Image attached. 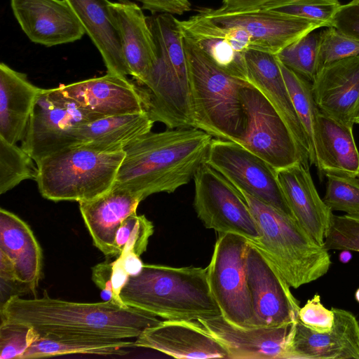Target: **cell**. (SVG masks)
Listing matches in <instances>:
<instances>
[{
    "label": "cell",
    "mask_w": 359,
    "mask_h": 359,
    "mask_svg": "<svg viewBox=\"0 0 359 359\" xmlns=\"http://www.w3.org/2000/svg\"><path fill=\"white\" fill-rule=\"evenodd\" d=\"M239 93L245 126L236 143L276 170L298 162L309 168L290 130L265 97L246 81L242 82Z\"/></svg>",
    "instance_id": "cell-9"
},
{
    "label": "cell",
    "mask_w": 359,
    "mask_h": 359,
    "mask_svg": "<svg viewBox=\"0 0 359 359\" xmlns=\"http://www.w3.org/2000/svg\"><path fill=\"white\" fill-rule=\"evenodd\" d=\"M129 277L124 267L122 257L118 256L117 258L112 262L111 282L114 291L119 299H121L120 292L126 284Z\"/></svg>",
    "instance_id": "cell-46"
},
{
    "label": "cell",
    "mask_w": 359,
    "mask_h": 359,
    "mask_svg": "<svg viewBox=\"0 0 359 359\" xmlns=\"http://www.w3.org/2000/svg\"><path fill=\"white\" fill-rule=\"evenodd\" d=\"M205 163L238 191L293 217L279 184L276 170L240 144L212 138Z\"/></svg>",
    "instance_id": "cell-12"
},
{
    "label": "cell",
    "mask_w": 359,
    "mask_h": 359,
    "mask_svg": "<svg viewBox=\"0 0 359 359\" xmlns=\"http://www.w3.org/2000/svg\"><path fill=\"white\" fill-rule=\"evenodd\" d=\"M196 320L224 348L229 359H283L293 324L241 327L221 314Z\"/></svg>",
    "instance_id": "cell-17"
},
{
    "label": "cell",
    "mask_w": 359,
    "mask_h": 359,
    "mask_svg": "<svg viewBox=\"0 0 359 359\" xmlns=\"http://www.w3.org/2000/svg\"><path fill=\"white\" fill-rule=\"evenodd\" d=\"M33 158L17 144L0 137V194L26 180H36L38 168Z\"/></svg>",
    "instance_id": "cell-33"
},
{
    "label": "cell",
    "mask_w": 359,
    "mask_h": 359,
    "mask_svg": "<svg viewBox=\"0 0 359 359\" xmlns=\"http://www.w3.org/2000/svg\"><path fill=\"white\" fill-rule=\"evenodd\" d=\"M280 70L298 118L305 130L310 145V165L317 167L315 147L317 116L320 111L315 101L312 83L297 74L279 60Z\"/></svg>",
    "instance_id": "cell-32"
},
{
    "label": "cell",
    "mask_w": 359,
    "mask_h": 359,
    "mask_svg": "<svg viewBox=\"0 0 359 359\" xmlns=\"http://www.w3.org/2000/svg\"><path fill=\"white\" fill-rule=\"evenodd\" d=\"M319 32L313 31L276 54L278 60L287 68L313 82L318 72Z\"/></svg>",
    "instance_id": "cell-35"
},
{
    "label": "cell",
    "mask_w": 359,
    "mask_h": 359,
    "mask_svg": "<svg viewBox=\"0 0 359 359\" xmlns=\"http://www.w3.org/2000/svg\"><path fill=\"white\" fill-rule=\"evenodd\" d=\"M212 140L195 127L151 131L124 148L114 185L142 200L154 194L173 193L194 179L205 163Z\"/></svg>",
    "instance_id": "cell-2"
},
{
    "label": "cell",
    "mask_w": 359,
    "mask_h": 359,
    "mask_svg": "<svg viewBox=\"0 0 359 359\" xmlns=\"http://www.w3.org/2000/svg\"><path fill=\"white\" fill-rule=\"evenodd\" d=\"M41 89L27 74L0 64V137L12 144L22 142Z\"/></svg>",
    "instance_id": "cell-26"
},
{
    "label": "cell",
    "mask_w": 359,
    "mask_h": 359,
    "mask_svg": "<svg viewBox=\"0 0 359 359\" xmlns=\"http://www.w3.org/2000/svg\"><path fill=\"white\" fill-rule=\"evenodd\" d=\"M249 243L237 234L219 233L206 268L210 290L221 315L241 327L255 326L246 267Z\"/></svg>",
    "instance_id": "cell-8"
},
{
    "label": "cell",
    "mask_w": 359,
    "mask_h": 359,
    "mask_svg": "<svg viewBox=\"0 0 359 359\" xmlns=\"http://www.w3.org/2000/svg\"><path fill=\"white\" fill-rule=\"evenodd\" d=\"M247 81L256 88L283 118L310 164V145L283 79L276 55L255 49L245 52Z\"/></svg>",
    "instance_id": "cell-22"
},
{
    "label": "cell",
    "mask_w": 359,
    "mask_h": 359,
    "mask_svg": "<svg viewBox=\"0 0 359 359\" xmlns=\"http://www.w3.org/2000/svg\"><path fill=\"white\" fill-rule=\"evenodd\" d=\"M123 259L124 267L129 276L137 275L142 269L143 262L140 257L133 252L120 255Z\"/></svg>",
    "instance_id": "cell-47"
},
{
    "label": "cell",
    "mask_w": 359,
    "mask_h": 359,
    "mask_svg": "<svg viewBox=\"0 0 359 359\" xmlns=\"http://www.w3.org/2000/svg\"><path fill=\"white\" fill-rule=\"evenodd\" d=\"M182 38L189 75L193 127L212 137L237 142L245 126L239 93L243 80L217 67L182 32Z\"/></svg>",
    "instance_id": "cell-6"
},
{
    "label": "cell",
    "mask_w": 359,
    "mask_h": 359,
    "mask_svg": "<svg viewBox=\"0 0 359 359\" xmlns=\"http://www.w3.org/2000/svg\"><path fill=\"white\" fill-rule=\"evenodd\" d=\"M276 171L293 217L314 241L323 245L333 213L318 195L309 168L298 162Z\"/></svg>",
    "instance_id": "cell-23"
},
{
    "label": "cell",
    "mask_w": 359,
    "mask_h": 359,
    "mask_svg": "<svg viewBox=\"0 0 359 359\" xmlns=\"http://www.w3.org/2000/svg\"><path fill=\"white\" fill-rule=\"evenodd\" d=\"M59 88L81 108L100 117L147 111L137 86L121 75L107 72Z\"/></svg>",
    "instance_id": "cell-19"
},
{
    "label": "cell",
    "mask_w": 359,
    "mask_h": 359,
    "mask_svg": "<svg viewBox=\"0 0 359 359\" xmlns=\"http://www.w3.org/2000/svg\"><path fill=\"white\" fill-rule=\"evenodd\" d=\"M143 201L130 190L114 185L99 196L79 202V209L94 245L106 256L114 257L115 235L121 223L136 212Z\"/></svg>",
    "instance_id": "cell-25"
},
{
    "label": "cell",
    "mask_w": 359,
    "mask_h": 359,
    "mask_svg": "<svg viewBox=\"0 0 359 359\" xmlns=\"http://www.w3.org/2000/svg\"><path fill=\"white\" fill-rule=\"evenodd\" d=\"M332 329L317 332L299 320L291 327L283 359H359V321L351 312L332 307Z\"/></svg>",
    "instance_id": "cell-15"
},
{
    "label": "cell",
    "mask_w": 359,
    "mask_h": 359,
    "mask_svg": "<svg viewBox=\"0 0 359 359\" xmlns=\"http://www.w3.org/2000/svg\"><path fill=\"white\" fill-rule=\"evenodd\" d=\"M198 13L216 25L242 31L250 40L252 49L274 55L321 28L308 20L262 9L223 12L218 8H204Z\"/></svg>",
    "instance_id": "cell-14"
},
{
    "label": "cell",
    "mask_w": 359,
    "mask_h": 359,
    "mask_svg": "<svg viewBox=\"0 0 359 359\" xmlns=\"http://www.w3.org/2000/svg\"><path fill=\"white\" fill-rule=\"evenodd\" d=\"M355 298L356 301L359 303V287L357 289L355 293Z\"/></svg>",
    "instance_id": "cell-49"
},
{
    "label": "cell",
    "mask_w": 359,
    "mask_h": 359,
    "mask_svg": "<svg viewBox=\"0 0 359 359\" xmlns=\"http://www.w3.org/2000/svg\"><path fill=\"white\" fill-rule=\"evenodd\" d=\"M100 118L103 117L81 108L59 87L42 88L20 147L37 164L55 153L77 144V128Z\"/></svg>",
    "instance_id": "cell-10"
},
{
    "label": "cell",
    "mask_w": 359,
    "mask_h": 359,
    "mask_svg": "<svg viewBox=\"0 0 359 359\" xmlns=\"http://www.w3.org/2000/svg\"><path fill=\"white\" fill-rule=\"evenodd\" d=\"M298 318L306 327L317 332L330 330L334 321L333 311L323 305L318 294L300 307Z\"/></svg>",
    "instance_id": "cell-41"
},
{
    "label": "cell",
    "mask_w": 359,
    "mask_h": 359,
    "mask_svg": "<svg viewBox=\"0 0 359 359\" xmlns=\"http://www.w3.org/2000/svg\"><path fill=\"white\" fill-rule=\"evenodd\" d=\"M275 0H222V5L218 8L223 12H238L257 9Z\"/></svg>",
    "instance_id": "cell-45"
},
{
    "label": "cell",
    "mask_w": 359,
    "mask_h": 359,
    "mask_svg": "<svg viewBox=\"0 0 359 359\" xmlns=\"http://www.w3.org/2000/svg\"><path fill=\"white\" fill-rule=\"evenodd\" d=\"M332 27L359 41V0L341 4L333 18Z\"/></svg>",
    "instance_id": "cell-42"
},
{
    "label": "cell",
    "mask_w": 359,
    "mask_h": 359,
    "mask_svg": "<svg viewBox=\"0 0 359 359\" xmlns=\"http://www.w3.org/2000/svg\"><path fill=\"white\" fill-rule=\"evenodd\" d=\"M337 1H339V0H337Z\"/></svg>",
    "instance_id": "cell-52"
},
{
    "label": "cell",
    "mask_w": 359,
    "mask_h": 359,
    "mask_svg": "<svg viewBox=\"0 0 359 359\" xmlns=\"http://www.w3.org/2000/svg\"><path fill=\"white\" fill-rule=\"evenodd\" d=\"M135 347L130 339L85 337L39 334L21 359L69 354L123 355Z\"/></svg>",
    "instance_id": "cell-30"
},
{
    "label": "cell",
    "mask_w": 359,
    "mask_h": 359,
    "mask_svg": "<svg viewBox=\"0 0 359 359\" xmlns=\"http://www.w3.org/2000/svg\"><path fill=\"white\" fill-rule=\"evenodd\" d=\"M311 83L320 111L353 127L359 111V55L323 67Z\"/></svg>",
    "instance_id": "cell-20"
},
{
    "label": "cell",
    "mask_w": 359,
    "mask_h": 359,
    "mask_svg": "<svg viewBox=\"0 0 359 359\" xmlns=\"http://www.w3.org/2000/svg\"><path fill=\"white\" fill-rule=\"evenodd\" d=\"M38 337V332L27 324L1 319L0 358L21 359Z\"/></svg>",
    "instance_id": "cell-39"
},
{
    "label": "cell",
    "mask_w": 359,
    "mask_h": 359,
    "mask_svg": "<svg viewBox=\"0 0 359 359\" xmlns=\"http://www.w3.org/2000/svg\"><path fill=\"white\" fill-rule=\"evenodd\" d=\"M246 267L255 326L276 327L295 322L299 302L274 264L251 242Z\"/></svg>",
    "instance_id": "cell-13"
},
{
    "label": "cell",
    "mask_w": 359,
    "mask_h": 359,
    "mask_svg": "<svg viewBox=\"0 0 359 359\" xmlns=\"http://www.w3.org/2000/svg\"><path fill=\"white\" fill-rule=\"evenodd\" d=\"M356 178H357V180H358V181L359 182V174L356 176Z\"/></svg>",
    "instance_id": "cell-51"
},
{
    "label": "cell",
    "mask_w": 359,
    "mask_h": 359,
    "mask_svg": "<svg viewBox=\"0 0 359 359\" xmlns=\"http://www.w3.org/2000/svg\"><path fill=\"white\" fill-rule=\"evenodd\" d=\"M109 11L117 30L128 76L137 84L158 61L157 46L142 8L129 0L111 2Z\"/></svg>",
    "instance_id": "cell-21"
},
{
    "label": "cell",
    "mask_w": 359,
    "mask_h": 359,
    "mask_svg": "<svg viewBox=\"0 0 359 359\" xmlns=\"http://www.w3.org/2000/svg\"><path fill=\"white\" fill-rule=\"evenodd\" d=\"M13 13L34 43L47 47L81 39L86 31L65 0H11Z\"/></svg>",
    "instance_id": "cell-16"
},
{
    "label": "cell",
    "mask_w": 359,
    "mask_h": 359,
    "mask_svg": "<svg viewBox=\"0 0 359 359\" xmlns=\"http://www.w3.org/2000/svg\"><path fill=\"white\" fill-rule=\"evenodd\" d=\"M324 247L328 250L359 252V213L332 215Z\"/></svg>",
    "instance_id": "cell-40"
},
{
    "label": "cell",
    "mask_w": 359,
    "mask_h": 359,
    "mask_svg": "<svg viewBox=\"0 0 359 359\" xmlns=\"http://www.w3.org/2000/svg\"><path fill=\"white\" fill-rule=\"evenodd\" d=\"M239 191L259 229V238L252 243L274 264L291 287L297 289L328 272L332 264L329 251L292 217Z\"/></svg>",
    "instance_id": "cell-5"
},
{
    "label": "cell",
    "mask_w": 359,
    "mask_h": 359,
    "mask_svg": "<svg viewBox=\"0 0 359 359\" xmlns=\"http://www.w3.org/2000/svg\"><path fill=\"white\" fill-rule=\"evenodd\" d=\"M135 347L156 350L175 358H228L224 348L197 320H161L135 338Z\"/></svg>",
    "instance_id": "cell-18"
},
{
    "label": "cell",
    "mask_w": 359,
    "mask_h": 359,
    "mask_svg": "<svg viewBox=\"0 0 359 359\" xmlns=\"http://www.w3.org/2000/svg\"></svg>",
    "instance_id": "cell-53"
},
{
    "label": "cell",
    "mask_w": 359,
    "mask_h": 359,
    "mask_svg": "<svg viewBox=\"0 0 359 359\" xmlns=\"http://www.w3.org/2000/svg\"><path fill=\"white\" fill-rule=\"evenodd\" d=\"M124 150L104 151L82 144L66 148L38 163V189L53 201H86L109 190Z\"/></svg>",
    "instance_id": "cell-7"
},
{
    "label": "cell",
    "mask_w": 359,
    "mask_h": 359,
    "mask_svg": "<svg viewBox=\"0 0 359 359\" xmlns=\"http://www.w3.org/2000/svg\"><path fill=\"white\" fill-rule=\"evenodd\" d=\"M340 5L337 0H275L257 9L308 20L321 27H332Z\"/></svg>",
    "instance_id": "cell-34"
},
{
    "label": "cell",
    "mask_w": 359,
    "mask_h": 359,
    "mask_svg": "<svg viewBox=\"0 0 359 359\" xmlns=\"http://www.w3.org/2000/svg\"><path fill=\"white\" fill-rule=\"evenodd\" d=\"M157 48L158 61L137 84L151 119L167 128L193 127L188 65L178 19L156 13L147 18Z\"/></svg>",
    "instance_id": "cell-4"
},
{
    "label": "cell",
    "mask_w": 359,
    "mask_h": 359,
    "mask_svg": "<svg viewBox=\"0 0 359 359\" xmlns=\"http://www.w3.org/2000/svg\"><path fill=\"white\" fill-rule=\"evenodd\" d=\"M100 52L107 72L128 76L108 0H65Z\"/></svg>",
    "instance_id": "cell-28"
},
{
    "label": "cell",
    "mask_w": 359,
    "mask_h": 359,
    "mask_svg": "<svg viewBox=\"0 0 359 359\" xmlns=\"http://www.w3.org/2000/svg\"><path fill=\"white\" fill-rule=\"evenodd\" d=\"M0 252L12 264L22 294H36L42 276L41 248L29 226L13 212L0 209Z\"/></svg>",
    "instance_id": "cell-24"
},
{
    "label": "cell",
    "mask_w": 359,
    "mask_h": 359,
    "mask_svg": "<svg viewBox=\"0 0 359 359\" xmlns=\"http://www.w3.org/2000/svg\"><path fill=\"white\" fill-rule=\"evenodd\" d=\"M125 304L165 320H196L220 315L208 285L207 269L144 264L120 292Z\"/></svg>",
    "instance_id": "cell-3"
},
{
    "label": "cell",
    "mask_w": 359,
    "mask_h": 359,
    "mask_svg": "<svg viewBox=\"0 0 359 359\" xmlns=\"http://www.w3.org/2000/svg\"><path fill=\"white\" fill-rule=\"evenodd\" d=\"M1 319L30 325L39 334L135 339L158 324L157 316L111 300L79 303L50 297H10L0 307Z\"/></svg>",
    "instance_id": "cell-1"
},
{
    "label": "cell",
    "mask_w": 359,
    "mask_h": 359,
    "mask_svg": "<svg viewBox=\"0 0 359 359\" xmlns=\"http://www.w3.org/2000/svg\"><path fill=\"white\" fill-rule=\"evenodd\" d=\"M358 55L359 41L333 27H325L319 32L318 71L332 62Z\"/></svg>",
    "instance_id": "cell-38"
},
{
    "label": "cell",
    "mask_w": 359,
    "mask_h": 359,
    "mask_svg": "<svg viewBox=\"0 0 359 359\" xmlns=\"http://www.w3.org/2000/svg\"><path fill=\"white\" fill-rule=\"evenodd\" d=\"M141 3L142 8L153 13L183 15L191 11L189 0H136Z\"/></svg>",
    "instance_id": "cell-44"
},
{
    "label": "cell",
    "mask_w": 359,
    "mask_h": 359,
    "mask_svg": "<svg viewBox=\"0 0 359 359\" xmlns=\"http://www.w3.org/2000/svg\"><path fill=\"white\" fill-rule=\"evenodd\" d=\"M194 207L204 226L231 233L255 243L259 238L256 221L241 193L220 173L203 163L194 177Z\"/></svg>",
    "instance_id": "cell-11"
},
{
    "label": "cell",
    "mask_w": 359,
    "mask_h": 359,
    "mask_svg": "<svg viewBox=\"0 0 359 359\" xmlns=\"http://www.w3.org/2000/svg\"><path fill=\"white\" fill-rule=\"evenodd\" d=\"M154 233V225L144 215L134 212L120 224L114 242V257L133 252L141 256L146 250Z\"/></svg>",
    "instance_id": "cell-36"
},
{
    "label": "cell",
    "mask_w": 359,
    "mask_h": 359,
    "mask_svg": "<svg viewBox=\"0 0 359 359\" xmlns=\"http://www.w3.org/2000/svg\"><path fill=\"white\" fill-rule=\"evenodd\" d=\"M112 262H104L92 268V279L95 284L106 295V300H111L118 304L126 305L115 294L111 282Z\"/></svg>",
    "instance_id": "cell-43"
},
{
    "label": "cell",
    "mask_w": 359,
    "mask_h": 359,
    "mask_svg": "<svg viewBox=\"0 0 359 359\" xmlns=\"http://www.w3.org/2000/svg\"><path fill=\"white\" fill-rule=\"evenodd\" d=\"M318 170L356 177L359 174V151L353 127L319 111L315 141Z\"/></svg>",
    "instance_id": "cell-27"
},
{
    "label": "cell",
    "mask_w": 359,
    "mask_h": 359,
    "mask_svg": "<svg viewBox=\"0 0 359 359\" xmlns=\"http://www.w3.org/2000/svg\"><path fill=\"white\" fill-rule=\"evenodd\" d=\"M324 203L333 211L359 213V182L356 177L326 173Z\"/></svg>",
    "instance_id": "cell-37"
},
{
    "label": "cell",
    "mask_w": 359,
    "mask_h": 359,
    "mask_svg": "<svg viewBox=\"0 0 359 359\" xmlns=\"http://www.w3.org/2000/svg\"><path fill=\"white\" fill-rule=\"evenodd\" d=\"M352 255L350 250H343L339 254V259L343 264H346L351 261Z\"/></svg>",
    "instance_id": "cell-48"
},
{
    "label": "cell",
    "mask_w": 359,
    "mask_h": 359,
    "mask_svg": "<svg viewBox=\"0 0 359 359\" xmlns=\"http://www.w3.org/2000/svg\"><path fill=\"white\" fill-rule=\"evenodd\" d=\"M354 123L359 124V111L357 114V115L355 116V117L354 118Z\"/></svg>",
    "instance_id": "cell-50"
},
{
    "label": "cell",
    "mask_w": 359,
    "mask_h": 359,
    "mask_svg": "<svg viewBox=\"0 0 359 359\" xmlns=\"http://www.w3.org/2000/svg\"><path fill=\"white\" fill-rule=\"evenodd\" d=\"M181 31L190 38L219 68L247 81L245 52L219 35L184 25L178 20Z\"/></svg>",
    "instance_id": "cell-31"
},
{
    "label": "cell",
    "mask_w": 359,
    "mask_h": 359,
    "mask_svg": "<svg viewBox=\"0 0 359 359\" xmlns=\"http://www.w3.org/2000/svg\"><path fill=\"white\" fill-rule=\"evenodd\" d=\"M154 123L147 111L100 118L77 128V144L104 151L124 150L151 132Z\"/></svg>",
    "instance_id": "cell-29"
}]
</instances>
